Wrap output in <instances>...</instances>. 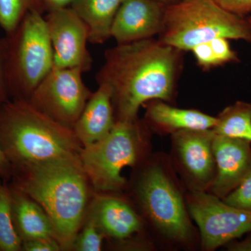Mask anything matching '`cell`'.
<instances>
[{"label": "cell", "instance_id": "8992f818", "mask_svg": "<svg viewBox=\"0 0 251 251\" xmlns=\"http://www.w3.org/2000/svg\"><path fill=\"white\" fill-rule=\"evenodd\" d=\"M145 141V126L139 120L116 121L105 138L83 147L81 164L94 192L122 191L126 184L122 171L143 159Z\"/></svg>", "mask_w": 251, "mask_h": 251}, {"label": "cell", "instance_id": "ffe728a7", "mask_svg": "<svg viewBox=\"0 0 251 251\" xmlns=\"http://www.w3.org/2000/svg\"><path fill=\"white\" fill-rule=\"evenodd\" d=\"M22 246L13 220L10 186L0 179V251H21Z\"/></svg>", "mask_w": 251, "mask_h": 251}, {"label": "cell", "instance_id": "ac0fdd59", "mask_svg": "<svg viewBox=\"0 0 251 251\" xmlns=\"http://www.w3.org/2000/svg\"><path fill=\"white\" fill-rule=\"evenodd\" d=\"M124 0H75L71 7L85 23L89 42L102 44L111 36L114 20Z\"/></svg>", "mask_w": 251, "mask_h": 251}, {"label": "cell", "instance_id": "44dd1931", "mask_svg": "<svg viewBox=\"0 0 251 251\" xmlns=\"http://www.w3.org/2000/svg\"><path fill=\"white\" fill-rule=\"evenodd\" d=\"M33 11L46 12L43 0H0V27L9 35Z\"/></svg>", "mask_w": 251, "mask_h": 251}, {"label": "cell", "instance_id": "9c48e42d", "mask_svg": "<svg viewBox=\"0 0 251 251\" xmlns=\"http://www.w3.org/2000/svg\"><path fill=\"white\" fill-rule=\"evenodd\" d=\"M186 206L201 231L204 250H214L251 232V211L229 205L211 193L193 191Z\"/></svg>", "mask_w": 251, "mask_h": 251}, {"label": "cell", "instance_id": "9a60e30c", "mask_svg": "<svg viewBox=\"0 0 251 251\" xmlns=\"http://www.w3.org/2000/svg\"><path fill=\"white\" fill-rule=\"evenodd\" d=\"M115 122L111 90L108 85L100 84L86 103L73 130L83 148L105 138Z\"/></svg>", "mask_w": 251, "mask_h": 251}, {"label": "cell", "instance_id": "e0dca14e", "mask_svg": "<svg viewBox=\"0 0 251 251\" xmlns=\"http://www.w3.org/2000/svg\"><path fill=\"white\" fill-rule=\"evenodd\" d=\"M147 103V122L162 131L173 133L182 130L212 129L217 122L216 117L199 110L175 108L163 100Z\"/></svg>", "mask_w": 251, "mask_h": 251}, {"label": "cell", "instance_id": "4dcf8cb0", "mask_svg": "<svg viewBox=\"0 0 251 251\" xmlns=\"http://www.w3.org/2000/svg\"><path fill=\"white\" fill-rule=\"evenodd\" d=\"M230 251H251V237L241 242H235L228 246Z\"/></svg>", "mask_w": 251, "mask_h": 251}, {"label": "cell", "instance_id": "3957f363", "mask_svg": "<svg viewBox=\"0 0 251 251\" xmlns=\"http://www.w3.org/2000/svg\"><path fill=\"white\" fill-rule=\"evenodd\" d=\"M0 145L12 169L80 158L82 149L73 128L13 99L0 105Z\"/></svg>", "mask_w": 251, "mask_h": 251}, {"label": "cell", "instance_id": "ba28073f", "mask_svg": "<svg viewBox=\"0 0 251 251\" xmlns=\"http://www.w3.org/2000/svg\"><path fill=\"white\" fill-rule=\"evenodd\" d=\"M77 68L52 67L31 94L29 101L61 125L73 128L93 92Z\"/></svg>", "mask_w": 251, "mask_h": 251}, {"label": "cell", "instance_id": "1f68e13d", "mask_svg": "<svg viewBox=\"0 0 251 251\" xmlns=\"http://www.w3.org/2000/svg\"><path fill=\"white\" fill-rule=\"evenodd\" d=\"M153 1H156V2L159 3L163 6H166L179 2L181 0H153Z\"/></svg>", "mask_w": 251, "mask_h": 251}, {"label": "cell", "instance_id": "d6a6232c", "mask_svg": "<svg viewBox=\"0 0 251 251\" xmlns=\"http://www.w3.org/2000/svg\"><path fill=\"white\" fill-rule=\"evenodd\" d=\"M248 21H249V22L250 23L251 25V17L248 18Z\"/></svg>", "mask_w": 251, "mask_h": 251}, {"label": "cell", "instance_id": "6da1fadb", "mask_svg": "<svg viewBox=\"0 0 251 251\" xmlns=\"http://www.w3.org/2000/svg\"><path fill=\"white\" fill-rule=\"evenodd\" d=\"M183 52L154 38L117 44L105 50V62L95 78L98 85H108L111 90L116 121L138 120L140 107L151 100H173Z\"/></svg>", "mask_w": 251, "mask_h": 251}, {"label": "cell", "instance_id": "30bf717a", "mask_svg": "<svg viewBox=\"0 0 251 251\" xmlns=\"http://www.w3.org/2000/svg\"><path fill=\"white\" fill-rule=\"evenodd\" d=\"M45 20L53 50V67L90 71L92 56L87 48L88 28L72 7L47 12Z\"/></svg>", "mask_w": 251, "mask_h": 251}, {"label": "cell", "instance_id": "603a6c76", "mask_svg": "<svg viewBox=\"0 0 251 251\" xmlns=\"http://www.w3.org/2000/svg\"><path fill=\"white\" fill-rule=\"evenodd\" d=\"M222 200L237 209L251 211V170L240 184Z\"/></svg>", "mask_w": 251, "mask_h": 251}, {"label": "cell", "instance_id": "7c38bea8", "mask_svg": "<svg viewBox=\"0 0 251 251\" xmlns=\"http://www.w3.org/2000/svg\"><path fill=\"white\" fill-rule=\"evenodd\" d=\"M212 149L216 174L210 186L211 193L223 199L251 170V142L214 133Z\"/></svg>", "mask_w": 251, "mask_h": 251}, {"label": "cell", "instance_id": "7a4b0ae2", "mask_svg": "<svg viewBox=\"0 0 251 251\" xmlns=\"http://www.w3.org/2000/svg\"><path fill=\"white\" fill-rule=\"evenodd\" d=\"M11 180L42 206L62 251H71L95 193L80 158L13 168Z\"/></svg>", "mask_w": 251, "mask_h": 251}, {"label": "cell", "instance_id": "7402d4cb", "mask_svg": "<svg viewBox=\"0 0 251 251\" xmlns=\"http://www.w3.org/2000/svg\"><path fill=\"white\" fill-rule=\"evenodd\" d=\"M105 238L92 218L87 215L82 228L73 242L71 251H101Z\"/></svg>", "mask_w": 251, "mask_h": 251}, {"label": "cell", "instance_id": "2e32d148", "mask_svg": "<svg viewBox=\"0 0 251 251\" xmlns=\"http://www.w3.org/2000/svg\"><path fill=\"white\" fill-rule=\"evenodd\" d=\"M9 186L15 228L23 243L45 238L56 239L53 224L42 206L21 190Z\"/></svg>", "mask_w": 251, "mask_h": 251}, {"label": "cell", "instance_id": "8fae6325", "mask_svg": "<svg viewBox=\"0 0 251 251\" xmlns=\"http://www.w3.org/2000/svg\"><path fill=\"white\" fill-rule=\"evenodd\" d=\"M214 136L212 129L182 130L172 133L175 156L184 174L196 184L193 191H204L214 181Z\"/></svg>", "mask_w": 251, "mask_h": 251}, {"label": "cell", "instance_id": "f546056e", "mask_svg": "<svg viewBox=\"0 0 251 251\" xmlns=\"http://www.w3.org/2000/svg\"><path fill=\"white\" fill-rule=\"evenodd\" d=\"M46 12L64 9L71 6L75 0H43Z\"/></svg>", "mask_w": 251, "mask_h": 251}, {"label": "cell", "instance_id": "cb8c5ba5", "mask_svg": "<svg viewBox=\"0 0 251 251\" xmlns=\"http://www.w3.org/2000/svg\"><path fill=\"white\" fill-rule=\"evenodd\" d=\"M191 51H192L198 65L202 69L208 70L219 67V62L216 58L209 41L195 46Z\"/></svg>", "mask_w": 251, "mask_h": 251}, {"label": "cell", "instance_id": "277c9868", "mask_svg": "<svg viewBox=\"0 0 251 251\" xmlns=\"http://www.w3.org/2000/svg\"><path fill=\"white\" fill-rule=\"evenodd\" d=\"M158 36L163 44L185 52L219 37L251 43V25L212 0H181L165 6Z\"/></svg>", "mask_w": 251, "mask_h": 251}, {"label": "cell", "instance_id": "4fadbf2b", "mask_svg": "<svg viewBox=\"0 0 251 251\" xmlns=\"http://www.w3.org/2000/svg\"><path fill=\"white\" fill-rule=\"evenodd\" d=\"M87 215L105 238L128 242L141 233L143 223L129 203L111 193H94Z\"/></svg>", "mask_w": 251, "mask_h": 251}, {"label": "cell", "instance_id": "5b68a950", "mask_svg": "<svg viewBox=\"0 0 251 251\" xmlns=\"http://www.w3.org/2000/svg\"><path fill=\"white\" fill-rule=\"evenodd\" d=\"M5 39L10 99L29 100L53 67V50L45 18L36 11L29 13Z\"/></svg>", "mask_w": 251, "mask_h": 251}, {"label": "cell", "instance_id": "52a82bcc", "mask_svg": "<svg viewBox=\"0 0 251 251\" xmlns=\"http://www.w3.org/2000/svg\"><path fill=\"white\" fill-rule=\"evenodd\" d=\"M134 198L144 214L167 239L188 242L193 236L186 204L179 189L160 165L148 164L135 178Z\"/></svg>", "mask_w": 251, "mask_h": 251}, {"label": "cell", "instance_id": "f1b7e54d", "mask_svg": "<svg viewBox=\"0 0 251 251\" xmlns=\"http://www.w3.org/2000/svg\"><path fill=\"white\" fill-rule=\"evenodd\" d=\"M11 176H12V166L5 156L4 151L0 145V179L8 181L11 180Z\"/></svg>", "mask_w": 251, "mask_h": 251}, {"label": "cell", "instance_id": "5bb4252c", "mask_svg": "<svg viewBox=\"0 0 251 251\" xmlns=\"http://www.w3.org/2000/svg\"><path fill=\"white\" fill-rule=\"evenodd\" d=\"M165 6L153 0H124L112 25L117 44L153 38L163 24Z\"/></svg>", "mask_w": 251, "mask_h": 251}, {"label": "cell", "instance_id": "484cf974", "mask_svg": "<svg viewBox=\"0 0 251 251\" xmlns=\"http://www.w3.org/2000/svg\"><path fill=\"white\" fill-rule=\"evenodd\" d=\"M10 100L6 78V39L0 38V104Z\"/></svg>", "mask_w": 251, "mask_h": 251}, {"label": "cell", "instance_id": "d4e9b609", "mask_svg": "<svg viewBox=\"0 0 251 251\" xmlns=\"http://www.w3.org/2000/svg\"><path fill=\"white\" fill-rule=\"evenodd\" d=\"M209 42L219 66L237 60V54L231 49L228 39L219 37Z\"/></svg>", "mask_w": 251, "mask_h": 251}, {"label": "cell", "instance_id": "d6986e66", "mask_svg": "<svg viewBox=\"0 0 251 251\" xmlns=\"http://www.w3.org/2000/svg\"><path fill=\"white\" fill-rule=\"evenodd\" d=\"M216 119L214 133L251 143V103L238 101L225 108Z\"/></svg>", "mask_w": 251, "mask_h": 251}, {"label": "cell", "instance_id": "83f0119b", "mask_svg": "<svg viewBox=\"0 0 251 251\" xmlns=\"http://www.w3.org/2000/svg\"><path fill=\"white\" fill-rule=\"evenodd\" d=\"M221 7L239 16L251 12V0H212Z\"/></svg>", "mask_w": 251, "mask_h": 251}, {"label": "cell", "instance_id": "4316f807", "mask_svg": "<svg viewBox=\"0 0 251 251\" xmlns=\"http://www.w3.org/2000/svg\"><path fill=\"white\" fill-rule=\"evenodd\" d=\"M22 251H62V249L57 239L54 238H45L23 242Z\"/></svg>", "mask_w": 251, "mask_h": 251}]
</instances>
